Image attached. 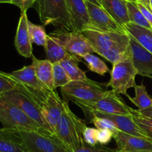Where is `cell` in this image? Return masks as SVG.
Returning a JSON list of instances; mask_svg holds the SVG:
<instances>
[{"instance_id": "6da1fadb", "label": "cell", "mask_w": 152, "mask_h": 152, "mask_svg": "<svg viewBox=\"0 0 152 152\" xmlns=\"http://www.w3.org/2000/svg\"><path fill=\"white\" fill-rule=\"evenodd\" d=\"M94 52L114 64L132 59L130 36L128 33L108 32L87 28L82 31Z\"/></svg>"}, {"instance_id": "7a4b0ae2", "label": "cell", "mask_w": 152, "mask_h": 152, "mask_svg": "<svg viewBox=\"0 0 152 152\" xmlns=\"http://www.w3.org/2000/svg\"><path fill=\"white\" fill-rule=\"evenodd\" d=\"M36 9L43 26L52 25L56 29L76 31L67 7L66 0H36Z\"/></svg>"}, {"instance_id": "3957f363", "label": "cell", "mask_w": 152, "mask_h": 152, "mask_svg": "<svg viewBox=\"0 0 152 152\" xmlns=\"http://www.w3.org/2000/svg\"><path fill=\"white\" fill-rule=\"evenodd\" d=\"M86 127L84 121L73 113L67 103L56 125L55 134L71 152H76L84 143L83 132Z\"/></svg>"}, {"instance_id": "277c9868", "label": "cell", "mask_w": 152, "mask_h": 152, "mask_svg": "<svg viewBox=\"0 0 152 152\" xmlns=\"http://www.w3.org/2000/svg\"><path fill=\"white\" fill-rule=\"evenodd\" d=\"M17 131L27 152H71L56 134L41 128Z\"/></svg>"}, {"instance_id": "5b68a950", "label": "cell", "mask_w": 152, "mask_h": 152, "mask_svg": "<svg viewBox=\"0 0 152 152\" xmlns=\"http://www.w3.org/2000/svg\"><path fill=\"white\" fill-rule=\"evenodd\" d=\"M0 122L6 129L31 131L41 127L28 117L19 107L0 94Z\"/></svg>"}, {"instance_id": "8992f818", "label": "cell", "mask_w": 152, "mask_h": 152, "mask_svg": "<svg viewBox=\"0 0 152 152\" xmlns=\"http://www.w3.org/2000/svg\"><path fill=\"white\" fill-rule=\"evenodd\" d=\"M9 75L16 81L18 86L24 89L41 106L52 92L37 77L32 64L25 66L19 69L9 73Z\"/></svg>"}, {"instance_id": "52a82bcc", "label": "cell", "mask_w": 152, "mask_h": 152, "mask_svg": "<svg viewBox=\"0 0 152 152\" xmlns=\"http://www.w3.org/2000/svg\"><path fill=\"white\" fill-rule=\"evenodd\" d=\"M64 100L68 101L94 102L105 96L107 90L100 83L88 78L83 80H72L66 86L61 87Z\"/></svg>"}, {"instance_id": "ba28073f", "label": "cell", "mask_w": 152, "mask_h": 152, "mask_svg": "<svg viewBox=\"0 0 152 152\" xmlns=\"http://www.w3.org/2000/svg\"><path fill=\"white\" fill-rule=\"evenodd\" d=\"M1 95L19 107L28 117L38 124L42 128L53 133L45 119L41 104L24 89L16 85V87L14 89Z\"/></svg>"}, {"instance_id": "9c48e42d", "label": "cell", "mask_w": 152, "mask_h": 152, "mask_svg": "<svg viewBox=\"0 0 152 152\" xmlns=\"http://www.w3.org/2000/svg\"><path fill=\"white\" fill-rule=\"evenodd\" d=\"M111 78L106 86L111 87L117 94L127 96L128 89L137 86L136 76L138 75L132 59L117 62L113 64L111 72Z\"/></svg>"}, {"instance_id": "30bf717a", "label": "cell", "mask_w": 152, "mask_h": 152, "mask_svg": "<svg viewBox=\"0 0 152 152\" xmlns=\"http://www.w3.org/2000/svg\"><path fill=\"white\" fill-rule=\"evenodd\" d=\"M74 103L78 105L84 112L92 110L108 114L132 115L134 111L133 108L128 106L123 101L120 94L116 93L112 89L107 90L105 96L94 102L75 101Z\"/></svg>"}, {"instance_id": "8fae6325", "label": "cell", "mask_w": 152, "mask_h": 152, "mask_svg": "<svg viewBox=\"0 0 152 152\" xmlns=\"http://www.w3.org/2000/svg\"><path fill=\"white\" fill-rule=\"evenodd\" d=\"M49 35L60 43L68 52L80 58L86 54L94 52L91 43L80 31L56 29Z\"/></svg>"}, {"instance_id": "7c38bea8", "label": "cell", "mask_w": 152, "mask_h": 152, "mask_svg": "<svg viewBox=\"0 0 152 152\" xmlns=\"http://www.w3.org/2000/svg\"><path fill=\"white\" fill-rule=\"evenodd\" d=\"M86 2L90 17V24L87 28L108 32L127 33L103 7L88 1H86Z\"/></svg>"}, {"instance_id": "4fadbf2b", "label": "cell", "mask_w": 152, "mask_h": 152, "mask_svg": "<svg viewBox=\"0 0 152 152\" xmlns=\"http://www.w3.org/2000/svg\"><path fill=\"white\" fill-rule=\"evenodd\" d=\"M86 115L88 114V117L92 116H99V117L107 118L112 121L119 131L126 134H132V135L138 136V137H145V138L151 139L150 136L146 132L143 131L137 124L134 120L133 116L132 115H123V114H108V113H100V112L89 111L84 112Z\"/></svg>"}, {"instance_id": "5bb4252c", "label": "cell", "mask_w": 152, "mask_h": 152, "mask_svg": "<svg viewBox=\"0 0 152 152\" xmlns=\"http://www.w3.org/2000/svg\"><path fill=\"white\" fill-rule=\"evenodd\" d=\"M117 149L122 152H152V139L132 135L119 131L114 135Z\"/></svg>"}, {"instance_id": "9a60e30c", "label": "cell", "mask_w": 152, "mask_h": 152, "mask_svg": "<svg viewBox=\"0 0 152 152\" xmlns=\"http://www.w3.org/2000/svg\"><path fill=\"white\" fill-rule=\"evenodd\" d=\"M67 103L68 101L61 99L55 90L49 94L46 101L42 106L45 119L54 134L56 125L65 110Z\"/></svg>"}, {"instance_id": "2e32d148", "label": "cell", "mask_w": 152, "mask_h": 152, "mask_svg": "<svg viewBox=\"0 0 152 152\" xmlns=\"http://www.w3.org/2000/svg\"><path fill=\"white\" fill-rule=\"evenodd\" d=\"M129 36L132 61L138 75L152 79V54L144 49L132 36Z\"/></svg>"}, {"instance_id": "e0dca14e", "label": "cell", "mask_w": 152, "mask_h": 152, "mask_svg": "<svg viewBox=\"0 0 152 152\" xmlns=\"http://www.w3.org/2000/svg\"><path fill=\"white\" fill-rule=\"evenodd\" d=\"M28 22L27 12H22L16 28L14 46L19 55L24 58H30L33 55V43L28 31Z\"/></svg>"}, {"instance_id": "ac0fdd59", "label": "cell", "mask_w": 152, "mask_h": 152, "mask_svg": "<svg viewBox=\"0 0 152 152\" xmlns=\"http://www.w3.org/2000/svg\"><path fill=\"white\" fill-rule=\"evenodd\" d=\"M66 4L74 29L82 32L90 24L86 0H66Z\"/></svg>"}, {"instance_id": "d6986e66", "label": "cell", "mask_w": 152, "mask_h": 152, "mask_svg": "<svg viewBox=\"0 0 152 152\" xmlns=\"http://www.w3.org/2000/svg\"><path fill=\"white\" fill-rule=\"evenodd\" d=\"M102 7L121 26L129 23L127 1L126 0H101Z\"/></svg>"}, {"instance_id": "ffe728a7", "label": "cell", "mask_w": 152, "mask_h": 152, "mask_svg": "<svg viewBox=\"0 0 152 152\" xmlns=\"http://www.w3.org/2000/svg\"><path fill=\"white\" fill-rule=\"evenodd\" d=\"M0 152H27L17 131L0 129Z\"/></svg>"}, {"instance_id": "44dd1931", "label": "cell", "mask_w": 152, "mask_h": 152, "mask_svg": "<svg viewBox=\"0 0 152 152\" xmlns=\"http://www.w3.org/2000/svg\"><path fill=\"white\" fill-rule=\"evenodd\" d=\"M46 54V59L53 63L61 62L62 61L71 58H80L77 55L68 52L62 45L56 40L48 34L45 46L44 47Z\"/></svg>"}, {"instance_id": "7402d4cb", "label": "cell", "mask_w": 152, "mask_h": 152, "mask_svg": "<svg viewBox=\"0 0 152 152\" xmlns=\"http://www.w3.org/2000/svg\"><path fill=\"white\" fill-rule=\"evenodd\" d=\"M32 65L34 66L37 77L51 91L56 90L53 84V63L48 59L39 60L32 55Z\"/></svg>"}, {"instance_id": "603a6c76", "label": "cell", "mask_w": 152, "mask_h": 152, "mask_svg": "<svg viewBox=\"0 0 152 152\" xmlns=\"http://www.w3.org/2000/svg\"><path fill=\"white\" fill-rule=\"evenodd\" d=\"M123 28L144 49L152 54V30L142 28L131 22L125 25Z\"/></svg>"}, {"instance_id": "cb8c5ba5", "label": "cell", "mask_w": 152, "mask_h": 152, "mask_svg": "<svg viewBox=\"0 0 152 152\" xmlns=\"http://www.w3.org/2000/svg\"><path fill=\"white\" fill-rule=\"evenodd\" d=\"M82 58H71L61 61L60 63L68 74L71 80H83L88 77L86 76V72L79 66V63L82 62Z\"/></svg>"}, {"instance_id": "d4e9b609", "label": "cell", "mask_w": 152, "mask_h": 152, "mask_svg": "<svg viewBox=\"0 0 152 152\" xmlns=\"http://www.w3.org/2000/svg\"><path fill=\"white\" fill-rule=\"evenodd\" d=\"M135 96L134 98L127 95V98L138 107L139 110H145L152 107V98L148 95L145 85L143 83L137 85L134 87Z\"/></svg>"}, {"instance_id": "484cf974", "label": "cell", "mask_w": 152, "mask_h": 152, "mask_svg": "<svg viewBox=\"0 0 152 152\" xmlns=\"http://www.w3.org/2000/svg\"><path fill=\"white\" fill-rule=\"evenodd\" d=\"M82 58L84 60L86 63V65L91 72H93L100 75H104L109 72V69L105 63L92 53L86 54L82 57Z\"/></svg>"}, {"instance_id": "4316f807", "label": "cell", "mask_w": 152, "mask_h": 152, "mask_svg": "<svg viewBox=\"0 0 152 152\" xmlns=\"http://www.w3.org/2000/svg\"><path fill=\"white\" fill-rule=\"evenodd\" d=\"M127 7L128 11H129V20H130L131 23L139 25V26L147 28V29L152 30L151 25L148 23L141 10L137 7L136 2L127 1Z\"/></svg>"}, {"instance_id": "83f0119b", "label": "cell", "mask_w": 152, "mask_h": 152, "mask_svg": "<svg viewBox=\"0 0 152 152\" xmlns=\"http://www.w3.org/2000/svg\"><path fill=\"white\" fill-rule=\"evenodd\" d=\"M28 31H29L30 37H31L32 43L45 47L48 34H46L44 26L33 23L29 19H28Z\"/></svg>"}, {"instance_id": "f1b7e54d", "label": "cell", "mask_w": 152, "mask_h": 152, "mask_svg": "<svg viewBox=\"0 0 152 152\" xmlns=\"http://www.w3.org/2000/svg\"><path fill=\"white\" fill-rule=\"evenodd\" d=\"M53 84L55 89L66 86L71 81L60 62L53 63Z\"/></svg>"}, {"instance_id": "f546056e", "label": "cell", "mask_w": 152, "mask_h": 152, "mask_svg": "<svg viewBox=\"0 0 152 152\" xmlns=\"http://www.w3.org/2000/svg\"><path fill=\"white\" fill-rule=\"evenodd\" d=\"M90 118V122H91L97 129H107L110 130L114 133V135L119 131L115 124L110 119L104 117H99L96 116H92Z\"/></svg>"}, {"instance_id": "4dcf8cb0", "label": "cell", "mask_w": 152, "mask_h": 152, "mask_svg": "<svg viewBox=\"0 0 152 152\" xmlns=\"http://www.w3.org/2000/svg\"><path fill=\"white\" fill-rule=\"evenodd\" d=\"M132 116L135 122L152 139V118L141 115L137 110H134Z\"/></svg>"}, {"instance_id": "1f68e13d", "label": "cell", "mask_w": 152, "mask_h": 152, "mask_svg": "<svg viewBox=\"0 0 152 152\" xmlns=\"http://www.w3.org/2000/svg\"><path fill=\"white\" fill-rule=\"evenodd\" d=\"M16 87V83L9 73L0 71V94L9 92Z\"/></svg>"}, {"instance_id": "d6a6232c", "label": "cell", "mask_w": 152, "mask_h": 152, "mask_svg": "<svg viewBox=\"0 0 152 152\" xmlns=\"http://www.w3.org/2000/svg\"><path fill=\"white\" fill-rule=\"evenodd\" d=\"M97 133L98 129L91 127H86L83 132V139L84 142L90 145H97Z\"/></svg>"}, {"instance_id": "836d02e7", "label": "cell", "mask_w": 152, "mask_h": 152, "mask_svg": "<svg viewBox=\"0 0 152 152\" xmlns=\"http://www.w3.org/2000/svg\"><path fill=\"white\" fill-rule=\"evenodd\" d=\"M76 152H120L117 148L105 147L104 145H90L84 142L82 147Z\"/></svg>"}, {"instance_id": "e575fe53", "label": "cell", "mask_w": 152, "mask_h": 152, "mask_svg": "<svg viewBox=\"0 0 152 152\" xmlns=\"http://www.w3.org/2000/svg\"><path fill=\"white\" fill-rule=\"evenodd\" d=\"M112 138H114V133L111 131L107 129H98V143L101 145H105L109 143Z\"/></svg>"}, {"instance_id": "d590c367", "label": "cell", "mask_w": 152, "mask_h": 152, "mask_svg": "<svg viewBox=\"0 0 152 152\" xmlns=\"http://www.w3.org/2000/svg\"><path fill=\"white\" fill-rule=\"evenodd\" d=\"M36 0H13L12 4L17 6L21 10V12H27L31 7H33Z\"/></svg>"}, {"instance_id": "8d00e7d4", "label": "cell", "mask_w": 152, "mask_h": 152, "mask_svg": "<svg viewBox=\"0 0 152 152\" xmlns=\"http://www.w3.org/2000/svg\"><path fill=\"white\" fill-rule=\"evenodd\" d=\"M137 110L141 115H143V116H148V117L152 118V107H149V108L148 109H145V110Z\"/></svg>"}, {"instance_id": "74e56055", "label": "cell", "mask_w": 152, "mask_h": 152, "mask_svg": "<svg viewBox=\"0 0 152 152\" xmlns=\"http://www.w3.org/2000/svg\"><path fill=\"white\" fill-rule=\"evenodd\" d=\"M86 1H90V2L96 4V5L102 7V2H101V0H86Z\"/></svg>"}, {"instance_id": "f35d334b", "label": "cell", "mask_w": 152, "mask_h": 152, "mask_svg": "<svg viewBox=\"0 0 152 152\" xmlns=\"http://www.w3.org/2000/svg\"><path fill=\"white\" fill-rule=\"evenodd\" d=\"M12 1L13 0H0V4L1 3H9V4H12Z\"/></svg>"}, {"instance_id": "ab89813d", "label": "cell", "mask_w": 152, "mask_h": 152, "mask_svg": "<svg viewBox=\"0 0 152 152\" xmlns=\"http://www.w3.org/2000/svg\"><path fill=\"white\" fill-rule=\"evenodd\" d=\"M148 2H149L150 7H151V9H152V0H148Z\"/></svg>"}, {"instance_id": "60d3db41", "label": "cell", "mask_w": 152, "mask_h": 152, "mask_svg": "<svg viewBox=\"0 0 152 152\" xmlns=\"http://www.w3.org/2000/svg\"><path fill=\"white\" fill-rule=\"evenodd\" d=\"M126 1H132V2H136V1H137L138 0H126Z\"/></svg>"}, {"instance_id": "b9f144b4", "label": "cell", "mask_w": 152, "mask_h": 152, "mask_svg": "<svg viewBox=\"0 0 152 152\" xmlns=\"http://www.w3.org/2000/svg\"><path fill=\"white\" fill-rule=\"evenodd\" d=\"M120 152H122V151H120Z\"/></svg>"}]
</instances>
